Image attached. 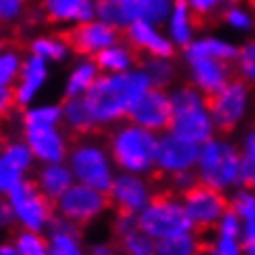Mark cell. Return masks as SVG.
I'll list each match as a JSON object with an SVG mask.
<instances>
[{"label":"cell","mask_w":255,"mask_h":255,"mask_svg":"<svg viewBox=\"0 0 255 255\" xmlns=\"http://www.w3.org/2000/svg\"><path fill=\"white\" fill-rule=\"evenodd\" d=\"M149 89L147 74H115V76H100L89 87L85 100L91 108L98 124L104 121L121 119L130 113V108L143 98V93Z\"/></svg>","instance_id":"1"},{"label":"cell","mask_w":255,"mask_h":255,"mask_svg":"<svg viewBox=\"0 0 255 255\" xmlns=\"http://www.w3.org/2000/svg\"><path fill=\"white\" fill-rule=\"evenodd\" d=\"M138 229L151 238H171L177 234H186L193 229V221L186 212V208L177 201L173 190L162 188L151 195L149 203L145 206L136 221Z\"/></svg>","instance_id":"2"},{"label":"cell","mask_w":255,"mask_h":255,"mask_svg":"<svg viewBox=\"0 0 255 255\" xmlns=\"http://www.w3.org/2000/svg\"><path fill=\"white\" fill-rule=\"evenodd\" d=\"M106 147L113 160L126 171H147L156 160V138L141 126L128 124L106 132Z\"/></svg>","instance_id":"3"},{"label":"cell","mask_w":255,"mask_h":255,"mask_svg":"<svg viewBox=\"0 0 255 255\" xmlns=\"http://www.w3.org/2000/svg\"><path fill=\"white\" fill-rule=\"evenodd\" d=\"M182 197H184V208H186L190 221H193L195 238L212 236L219 229V219H223L232 210V203L219 190L203 184L201 180L184 190Z\"/></svg>","instance_id":"4"},{"label":"cell","mask_w":255,"mask_h":255,"mask_svg":"<svg viewBox=\"0 0 255 255\" xmlns=\"http://www.w3.org/2000/svg\"><path fill=\"white\" fill-rule=\"evenodd\" d=\"M247 91H249V82L236 74L229 78V82L221 91H206L201 95L203 106L212 115V121L223 134L234 132L236 124L240 121L247 104Z\"/></svg>","instance_id":"5"},{"label":"cell","mask_w":255,"mask_h":255,"mask_svg":"<svg viewBox=\"0 0 255 255\" xmlns=\"http://www.w3.org/2000/svg\"><path fill=\"white\" fill-rule=\"evenodd\" d=\"M199 180L212 188H223L238 182L240 177V156L234 147L221 145L210 138L199 149Z\"/></svg>","instance_id":"6"},{"label":"cell","mask_w":255,"mask_h":255,"mask_svg":"<svg viewBox=\"0 0 255 255\" xmlns=\"http://www.w3.org/2000/svg\"><path fill=\"white\" fill-rule=\"evenodd\" d=\"M9 199H11V208L17 214V219L30 232L41 229L54 216L56 203L41 193L35 180H22L9 193Z\"/></svg>","instance_id":"7"},{"label":"cell","mask_w":255,"mask_h":255,"mask_svg":"<svg viewBox=\"0 0 255 255\" xmlns=\"http://www.w3.org/2000/svg\"><path fill=\"white\" fill-rule=\"evenodd\" d=\"M91 138V136H89ZM89 138L74 143V154H72V169L76 177L89 188H95L100 193H106L113 186L111 169H108L106 156L100 145L89 143Z\"/></svg>","instance_id":"8"},{"label":"cell","mask_w":255,"mask_h":255,"mask_svg":"<svg viewBox=\"0 0 255 255\" xmlns=\"http://www.w3.org/2000/svg\"><path fill=\"white\" fill-rule=\"evenodd\" d=\"M121 30L124 28H113L104 22H80L78 26L69 30H61L56 39L76 54L93 56L100 50L111 48L113 43L121 41Z\"/></svg>","instance_id":"9"},{"label":"cell","mask_w":255,"mask_h":255,"mask_svg":"<svg viewBox=\"0 0 255 255\" xmlns=\"http://www.w3.org/2000/svg\"><path fill=\"white\" fill-rule=\"evenodd\" d=\"M126 119L134 126H141L149 132H160V130H171L173 124V104L167 98L162 89L149 87L143 93V98L130 108Z\"/></svg>","instance_id":"10"},{"label":"cell","mask_w":255,"mask_h":255,"mask_svg":"<svg viewBox=\"0 0 255 255\" xmlns=\"http://www.w3.org/2000/svg\"><path fill=\"white\" fill-rule=\"evenodd\" d=\"M59 212L65 216L67 221L76 223L78 227L91 223L95 216L102 214L104 210L111 208V199L106 193H100L95 188H89L85 184L80 186H72L65 195L56 203Z\"/></svg>","instance_id":"11"},{"label":"cell","mask_w":255,"mask_h":255,"mask_svg":"<svg viewBox=\"0 0 255 255\" xmlns=\"http://www.w3.org/2000/svg\"><path fill=\"white\" fill-rule=\"evenodd\" d=\"M199 158V147L197 143L184 141L180 136H164L158 141L156 147V164L164 173H175V171H186L193 167V162Z\"/></svg>","instance_id":"12"},{"label":"cell","mask_w":255,"mask_h":255,"mask_svg":"<svg viewBox=\"0 0 255 255\" xmlns=\"http://www.w3.org/2000/svg\"><path fill=\"white\" fill-rule=\"evenodd\" d=\"M108 199H111V208L115 212L134 214L145 208V201L149 199V195L143 180H138L134 175H121L117 180H113Z\"/></svg>","instance_id":"13"},{"label":"cell","mask_w":255,"mask_h":255,"mask_svg":"<svg viewBox=\"0 0 255 255\" xmlns=\"http://www.w3.org/2000/svg\"><path fill=\"white\" fill-rule=\"evenodd\" d=\"M24 138L33 154L43 162H61L65 158V143L50 126H37V128H24Z\"/></svg>","instance_id":"14"},{"label":"cell","mask_w":255,"mask_h":255,"mask_svg":"<svg viewBox=\"0 0 255 255\" xmlns=\"http://www.w3.org/2000/svg\"><path fill=\"white\" fill-rule=\"evenodd\" d=\"M171 134L190 143H208L212 138V124L201 108H195L182 115H173Z\"/></svg>","instance_id":"15"},{"label":"cell","mask_w":255,"mask_h":255,"mask_svg":"<svg viewBox=\"0 0 255 255\" xmlns=\"http://www.w3.org/2000/svg\"><path fill=\"white\" fill-rule=\"evenodd\" d=\"M193 74L197 80V87L206 91H221L232 78V65L221 59H195Z\"/></svg>","instance_id":"16"},{"label":"cell","mask_w":255,"mask_h":255,"mask_svg":"<svg viewBox=\"0 0 255 255\" xmlns=\"http://www.w3.org/2000/svg\"><path fill=\"white\" fill-rule=\"evenodd\" d=\"M43 15L50 22L59 20H80L89 22L93 9L91 0H41Z\"/></svg>","instance_id":"17"},{"label":"cell","mask_w":255,"mask_h":255,"mask_svg":"<svg viewBox=\"0 0 255 255\" xmlns=\"http://www.w3.org/2000/svg\"><path fill=\"white\" fill-rule=\"evenodd\" d=\"M35 182L48 199L59 203L61 197L72 188V173L61 164H52V167H43Z\"/></svg>","instance_id":"18"},{"label":"cell","mask_w":255,"mask_h":255,"mask_svg":"<svg viewBox=\"0 0 255 255\" xmlns=\"http://www.w3.org/2000/svg\"><path fill=\"white\" fill-rule=\"evenodd\" d=\"M43 78H46V67H43L41 56H33L30 61L24 63V67H22V87H15L17 106L22 108L30 98H33L35 91L43 82Z\"/></svg>","instance_id":"19"},{"label":"cell","mask_w":255,"mask_h":255,"mask_svg":"<svg viewBox=\"0 0 255 255\" xmlns=\"http://www.w3.org/2000/svg\"><path fill=\"white\" fill-rule=\"evenodd\" d=\"M124 9L130 22H158L167 15L169 4L167 0H128V2H124Z\"/></svg>","instance_id":"20"},{"label":"cell","mask_w":255,"mask_h":255,"mask_svg":"<svg viewBox=\"0 0 255 255\" xmlns=\"http://www.w3.org/2000/svg\"><path fill=\"white\" fill-rule=\"evenodd\" d=\"M91 63L95 69L100 72H119L124 74V69L132 65V54L126 46H117V48H104L98 54L91 56Z\"/></svg>","instance_id":"21"},{"label":"cell","mask_w":255,"mask_h":255,"mask_svg":"<svg viewBox=\"0 0 255 255\" xmlns=\"http://www.w3.org/2000/svg\"><path fill=\"white\" fill-rule=\"evenodd\" d=\"M234 56H238V50L234 46H227V43H221V41H214V39H206V41L188 46V59L190 61H195V59L229 61V59H234Z\"/></svg>","instance_id":"22"},{"label":"cell","mask_w":255,"mask_h":255,"mask_svg":"<svg viewBox=\"0 0 255 255\" xmlns=\"http://www.w3.org/2000/svg\"><path fill=\"white\" fill-rule=\"evenodd\" d=\"M154 249L158 255H197L195 236H190L188 232L158 240Z\"/></svg>","instance_id":"23"},{"label":"cell","mask_w":255,"mask_h":255,"mask_svg":"<svg viewBox=\"0 0 255 255\" xmlns=\"http://www.w3.org/2000/svg\"><path fill=\"white\" fill-rule=\"evenodd\" d=\"M95 11H98L100 20L113 28H126L130 20L124 9V2H115V0H95Z\"/></svg>","instance_id":"24"},{"label":"cell","mask_w":255,"mask_h":255,"mask_svg":"<svg viewBox=\"0 0 255 255\" xmlns=\"http://www.w3.org/2000/svg\"><path fill=\"white\" fill-rule=\"evenodd\" d=\"M95 74H98V69L93 65H80L67 82V98H78V95L87 93L89 87H91L95 82V78H98Z\"/></svg>","instance_id":"25"},{"label":"cell","mask_w":255,"mask_h":255,"mask_svg":"<svg viewBox=\"0 0 255 255\" xmlns=\"http://www.w3.org/2000/svg\"><path fill=\"white\" fill-rule=\"evenodd\" d=\"M119 245L126 253H130V255H149L156 247V245H151L149 236L143 234L138 227L132 229V232H128L124 238H119Z\"/></svg>","instance_id":"26"},{"label":"cell","mask_w":255,"mask_h":255,"mask_svg":"<svg viewBox=\"0 0 255 255\" xmlns=\"http://www.w3.org/2000/svg\"><path fill=\"white\" fill-rule=\"evenodd\" d=\"M188 2L186 0H175L173 7V24H171V33H173L175 41L186 46L188 43Z\"/></svg>","instance_id":"27"},{"label":"cell","mask_w":255,"mask_h":255,"mask_svg":"<svg viewBox=\"0 0 255 255\" xmlns=\"http://www.w3.org/2000/svg\"><path fill=\"white\" fill-rule=\"evenodd\" d=\"M238 76L245 78L249 85H255V41L245 43L238 48Z\"/></svg>","instance_id":"28"},{"label":"cell","mask_w":255,"mask_h":255,"mask_svg":"<svg viewBox=\"0 0 255 255\" xmlns=\"http://www.w3.org/2000/svg\"><path fill=\"white\" fill-rule=\"evenodd\" d=\"M61 108H35V111L24 113V128H37V126H50L52 128L61 119Z\"/></svg>","instance_id":"29"},{"label":"cell","mask_w":255,"mask_h":255,"mask_svg":"<svg viewBox=\"0 0 255 255\" xmlns=\"http://www.w3.org/2000/svg\"><path fill=\"white\" fill-rule=\"evenodd\" d=\"M22 182V169H17L4 154H0V193H11Z\"/></svg>","instance_id":"30"},{"label":"cell","mask_w":255,"mask_h":255,"mask_svg":"<svg viewBox=\"0 0 255 255\" xmlns=\"http://www.w3.org/2000/svg\"><path fill=\"white\" fill-rule=\"evenodd\" d=\"M171 104H173V115H182L188 111H195V108H201V98L197 95L195 89H180L173 98H171Z\"/></svg>","instance_id":"31"},{"label":"cell","mask_w":255,"mask_h":255,"mask_svg":"<svg viewBox=\"0 0 255 255\" xmlns=\"http://www.w3.org/2000/svg\"><path fill=\"white\" fill-rule=\"evenodd\" d=\"M15 249H17L20 255H46L48 245L37 234H33L28 229V232H22L20 236H17V247Z\"/></svg>","instance_id":"32"},{"label":"cell","mask_w":255,"mask_h":255,"mask_svg":"<svg viewBox=\"0 0 255 255\" xmlns=\"http://www.w3.org/2000/svg\"><path fill=\"white\" fill-rule=\"evenodd\" d=\"M216 2H219V0H190V7L193 9H188V22L193 24L195 28L208 26L206 17L210 15V9H212Z\"/></svg>","instance_id":"33"},{"label":"cell","mask_w":255,"mask_h":255,"mask_svg":"<svg viewBox=\"0 0 255 255\" xmlns=\"http://www.w3.org/2000/svg\"><path fill=\"white\" fill-rule=\"evenodd\" d=\"M30 48H33L35 56H48V59H54L59 61L63 59V54H65V46H63L61 41H50V39H35L33 43H30Z\"/></svg>","instance_id":"34"},{"label":"cell","mask_w":255,"mask_h":255,"mask_svg":"<svg viewBox=\"0 0 255 255\" xmlns=\"http://www.w3.org/2000/svg\"><path fill=\"white\" fill-rule=\"evenodd\" d=\"M147 67V78L151 82V87L156 89H162L167 82L171 80V67L162 61H149V63H143Z\"/></svg>","instance_id":"35"},{"label":"cell","mask_w":255,"mask_h":255,"mask_svg":"<svg viewBox=\"0 0 255 255\" xmlns=\"http://www.w3.org/2000/svg\"><path fill=\"white\" fill-rule=\"evenodd\" d=\"M2 154L7 156L17 169L24 171V169L30 167V154H33V151H30L28 147H24V145H20V143H7L4 149H2Z\"/></svg>","instance_id":"36"},{"label":"cell","mask_w":255,"mask_h":255,"mask_svg":"<svg viewBox=\"0 0 255 255\" xmlns=\"http://www.w3.org/2000/svg\"><path fill=\"white\" fill-rule=\"evenodd\" d=\"M232 212L242 219H255V193H238L232 199Z\"/></svg>","instance_id":"37"},{"label":"cell","mask_w":255,"mask_h":255,"mask_svg":"<svg viewBox=\"0 0 255 255\" xmlns=\"http://www.w3.org/2000/svg\"><path fill=\"white\" fill-rule=\"evenodd\" d=\"M50 253L52 255H80L76 240L69 238V236H65V234H52Z\"/></svg>","instance_id":"38"},{"label":"cell","mask_w":255,"mask_h":255,"mask_svg":"<svg viewBox=\"0 0 255 255\" xmlns=\"http://www.w3.org/2000/svg\"><path fill=\"white\" fill-rule=\"evenodd\" d=\"M17 98H15V87H0V119H7L11 113L17 111Z\"/></svg>","instance_id":"39"},{"label":"cell","mask_w":255,"mask_h":255,"mask_svg":"<svg viewBox=\"0 0 255 255\" xmlns=\"http://www.w3.org/2000/svg\"><path fill=\"white\" fill-rule=\"evenodd\" d=\"M17 72V59L13 54H2L0 56V87H7L11 78Z\"/></svg>","instance_id":"40"},{"label":"cell","mask_w":255,"mask_h":255,"mask_svg":"<svg viewBox=\"0 0 255 255\" xmlns=\"http://www.w3.org/2000/svg\"><path fill=\"white\" fill-rule=\"evenodd\" d=\"M219 232H221L223 236H229V238H236V236H238V232H240V225H238V214L229 210V212H227V214L221 219Z\"/></svg>","instance_id":"41"},{"label":"cell","mask_w":255,"mask_h":255,"mask_svg":"<svg viewBox=\"0 0 255 255\" xmlns=\"http://www.w3.org/2000/svg\"><path fill=\"white\" fill-rule=\"evenodd\" d=\"M214 255H240V251H238V245H236L234 238H229V236H221V238L216 240Z\"/></svg>","instance_id":"42"},{"label":"cell","mask_w":255,"mask_h":255,"mask_svg":"<svg viewBox=\"0 0 255 255\" xmlns=\"http://www.w3.org/2000/svg\"><path fill=\"white\" fill-rule=\"evenodd\" d=\"M22 9V0H0V20H13Z\"/></svg>","instance_id":"43"},{"label":"cell","mask_w":255,"mask_h":255,"mask_svg":"<svg viewBox=\"0 0 255 255\" xmlns=\"http://www.w3.org/2000/svg\"><path fill=\"white\" fill-rule=\"evenodd\" d=\"M242 249H245V255H255V219H247Z\"/></svg>","instance_id":"44"},{"label":"cell","mask_w":255,"mask_h":255,"mask_svg":"<svg viewBox=\"0 0 255 255\" xmlns=\"http://www.w3.org/2000/svg\"><path fill=\"white\" fill-rule=\"evenodd\" d=\"M223 20H227V22H232L234 26H242V28H247L249 24V17L245 15V13H240L238 9H229V11H225V13H223Z\"/></svg>","instance_id":"45"},{"label":"cell","mask_w":255,"mask_h":255,"mask_svg":"<svg viewBox=\"0 0 255 255\" xmlns=\"http://www.w3.org/2000/svg\"><path fill=\"white\" fill-rule=\"evenodd\" d=\"M0 255H20V253H17V249L13 245H2L0 247Z\"/></svg>","instance_id":"46"},{"label":"cell","mask_w":255,"mask_h":255,"mask_svg":"<svg viewBox=\"0 0 255 255\" xmlns=\"http://www.w3.org/2000/svg\"><path fill=\"white\" fill-rule=\"evenodd\" d=\"M4 145H7V143H4V138L0 136V147H4Z\"/></svg>","instance_id":"47"},{"label":"cell","mask_w":255,"mask_h":255,"mask_svg":"<svg viewBox=\"0 0 255 255\" xmlns=\"http://www.w3.org/2000/svg\"><path fill=\"white\" fill-rule=\"evenodd\" d=\"M249 4H251V7L255 9V0H249Z\"/></svg>","instance_id":"48"},{"label":"cell","mask_w":255,"mask_h":255,"mask_svg":"<svg viewBox=\"0 0 255 255\" xmlns=\"http://www.w3.org/2000/svg\"><path fill=\"white\" fill-rule=\"evenodd\" d=\"M115 2H128V0H115Z\"/></svg>","instance_id":"49"},{"label":"cell","mask_w":255,"mask_h":255,"mask_svg":"<svg viewBox=\"0 0 255 255\" xmlns=\"http://www.w3.org/2000/svg\"><path fill=\"white\" fill-rule=\"evenodd\" d=\"M227 2H236V0H227Z\"/></svg>","instance_id":"50"}]
</instances>
